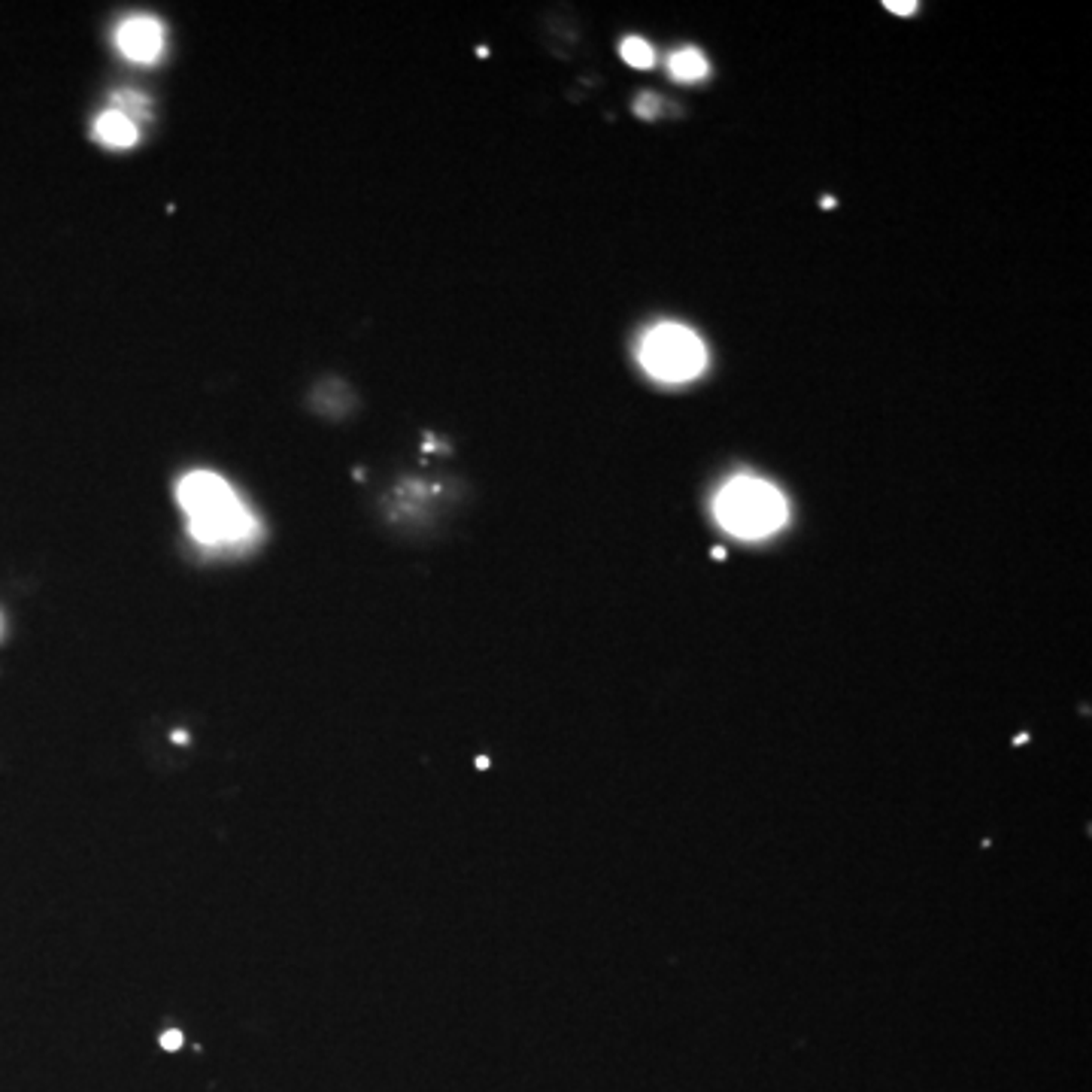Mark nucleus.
<instances>
[{"instance_id":"nucleus-1","label":"nucleus","mask_w":1092,"mask_h":1092,"mask_svg":"<svg viewBox=\"0 0 1092 1092\" xmlns=\"http://www.w3.org/2000/svg\"><path fill=\"white\" fill-rule=\"evenodd\" d=\"M176 495L179 507L188 513L191 534L200 543H237L255 531V519L240 504L234 489L209 471H194L182 477Z\"/></svg>"},{"instance_id":"nucleus-4","label":"nucleus","mask_w":1092,"mask_h":1092,"mask_svg":"<svg viewBox=\"0 0 1092 1092\" xmlns=\"http://www.w3.org/2000/svg\"><path fill=\"white\" fill-rule=\"evenodd\" d=\"M118 49L134 58V61H155L158 52H161V43H164V33H161V24L149 15H134L128 18L121 27H118Z\"/></svg>"},{"instance_id":"nucleus-2","label":"nucleus","mask_w":1092,"mask_h":1092,"mask_svg":"<svg viewBox=\"0 0 1092 1092\" xmlns=\"http://www.w3.org/2000/svg\"><path fill=\"white\" fill-rule=\"evenodd\" d=\"M717 516L732 534L762 537L783 522L786 504L780 492L762 480H735L723 489L717 501Z\"/></svg>"},{"instance_id":"nucleus-7","label":"nucleus","mask_w":1092,"mask_h":1092,"mask_svg":"<svg viewBox=\"0 0 1092 1092\" xmlns=\"http://www.w3.org/2000/svg\"><path fill=\"white\" fill-rule=\"evenodd\" d=\"M622 58L632 64V67H650L653 64V49L641 39V36H628L622 43Z\"/></svg>"},{"instance_id":"nucleus-6","label":"nucleus","mask_w":1092,"mask_h":1092,"mask_svg":"<svg viewBox=\"0 0 1092 1092\" xmlns=\"http://www.w3.org/2000/svg\"><path fill=\"white\" fill-rule=\"evenodd\" d=\"M671 73L683 82H692L707 73V61L695 49H683V52L671 55Z\"/></svg>"},{"instance_id":"nucleus-5","label":"nucleus","mask_w":1092,"mask_h":1092,"mask_svg":"<svg viewBox=\"0 0 1092 1092\" xmlns=\"http://www.w3.org/2000/svg\"><path fill=\"white\" fill-rule=\"evenodd\" d=\"M94 134H97V140H100V143L115 146V149L131 146V143L137 140V128H134V121H131L124 112H118V109L103 112V115L97 118V124H94Z\"/></svg>"},{"instance_id":"nucleus-3","label":"nucleus","mask_w":1092,"mask_h":1092,"mask_svg":"<svg viewBox=\"0 0 1092 1092\" xmlns=\"http://www.w3.org/2000/svg\"><path fill=\"white\" fill-rule=\"evenodd\" d=\"M641 358L662 380H689L704 367V346L689 328L662 325L644 340Z\"/></svg>"},{"instance_id":"nucleus-9","label":"nucleus","mask_w":1092,"mask_h":1092,"mask_svg":"<svg viewBox=\"0 0 1092 1092\" xmlns=\"http://www.w3.org/2000/svg\"><path fill=\"white\" fill-rule=\"evenodd\" d=\"M179 1044H182L179 1032H167V1038H164V1047H170V1051H173V1047H179Z\"/></svg>"},{"instance_id":"nucleus-8","label":"nucleus","mask_w":1092,"mask_h":1092,"mask_svg":"<svg viewBox=\"0 0 1092 1092\" xmlns=\"http://www.w3.org/2000/svg\"><path fill=\"white\" fill-rule=\"evenodd\" d=\"M887 9L899 12V15H911L917 9V3H887Z\"/></svg>"}]
</instances>
